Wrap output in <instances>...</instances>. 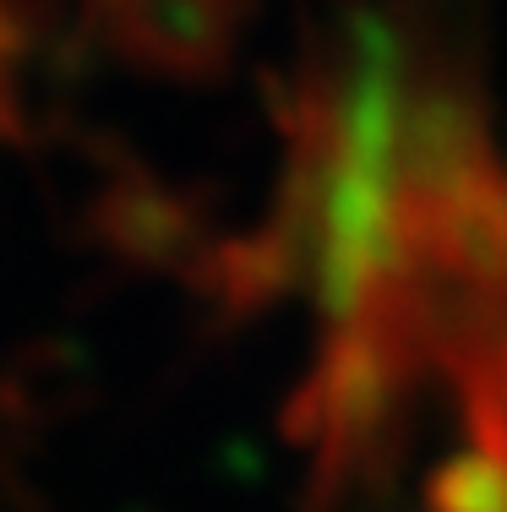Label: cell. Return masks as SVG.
<instances>
[{
  "mask_svg": "<svg viewBox=\"0 0 507 512\" xmlns=\"http://www.w3.org/2000/svg\"><path fill=\"white\" fill-rule=\"evenodd\" d=\"M99 235L110 240L131 262H175V256L197 251V213L175 197V191L153 186L148 175H126L104 191L99 202Z\"/></svg>",
  "mask_w": 507,
  "mask_h": 512,
  "instance_id": "obj_2",
  "label": "cell"
},
{
  "mask_svg": "<svg viewBox=\"0 0 507 512\" xmlns=\"http://www.w3.org/2000/svg\"><path fill=\"white\" fill-rule=\"evenodd\" d=\"M104 44L131 66L175 82H208L235 55L251 0H88Z\"/></svg>",
  "mask_w": 507,
  "mask_h": 512,
  "instance_id": "obj_1",
  "label": "cell"
},
{
  "mask_svg": "<svg viewBox=\"0 0 507 512\" xmlns=\"http://www.w3.org/2000/svg\"><path fill=\"white\" fill-rule=\"evenodd\" d=\"M426 512H507V453L469 447L426 480Z\"/></svg>",
  "mask_w": 507,
  "mask_h": 512,
  "instance_id": "obj_3",
  "label": "cell"
},
{
  "mask_svg": "<svg viewBox=\"0 0 507 512\" xmlns=\"http://www.w3.org/2000/svg\"><path fill=\"white\" fill-rule=\"evenodd\" d=\"M22 50H28V28L22 17L11 11V0H0V142H22L28 137V120H22V82H17V66H22Z\"/></svg>",
  "mask_w": 507,
  "mask_h": 512,
  "instance_id": "obj_4",
  "label": "cell"
}]
</instances>
